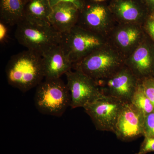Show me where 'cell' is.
I'll list each match as a JSON object with an SVG mask.
<instances>
[{
  "label": "cell",
  "instance_id": "cell-1",
  "mask_svg": "<svg viewBox=\"0 0 154 154\" xmlns=\"http://www.w3.org/2000/svg\"><path fill=\"white\" fill-rule=\"evenodd\" d=\"M9 85L25 93L37 87L45 78L42 56L27 49L11 57L6 66Z\"/></svg>",
  "mask_w": 154,
  "mask_h": 154
},
{
  "label": "cell",
  "instance_id": "cell-2",
  "mask_svg": "<svg viewBox=\"0 0 154 154\" xmlns=\"http://www.w3.org/2000/svg\"><path fill=\"white\" fill-rule=\"evenodd\" d=\"M125 64L122 56L115 48L105 45L73 64L96 82L109 77Z\"/></svg>",
  "mask_w": 154,
  "mask_h": 154
},
{
  "label": "cell",
  "instance_id": "cell-3",
  "mask_svg": "<svg viewBox=\"0 0 154 154\" xmlns=\"http://www.w3.org/2000/svg\"><path fill=\"white\" fill-rule=\"evenodd\" d=\"M70 102L68 88L60 78L45 79L37 86L34 103L42 114L60 117L70 106Z\"/></svg>",
  "mask_w": 154,
  "mask_h": 154
},
{
  "label": "cell",
  "instance_id": "cell-4",
  "mask_svg": "<svg viewBox=\"0 0 154 154\" xmlns=\"http://www.w3.org/2000/svg\"><path fill=\"white\" fill-rule=\"evenodd\" d=\"M15 36L27 49L42 55L51 47L60 44L62 34L50 25H38L26 21L17 25Z\"/></svg>",
  "mask_w": 154,
  "mask_h": 154
},
{
  "label": "cell",
  "instance_id": "cell-5",
  "mask_svg": "<svg viewBox=\"0 0 154 154\" xmlns=\"http://www.w3.org/2000/svg\"><path fill=\"white\" fill-rule=\"evenodd\" d=\"M60 45L73 64L105 45L104 36L76 25L62 34Z\"/></svg>",
  "mask_w": 154,
  "mask_h": 154
},
{
  "label": "cell",
  "instance_id": "cell-6",
  "mask_svg": "<svg viewBox=\"0 0 154 154\" xmlns=\"http://www.w3.org/2000/svg\"><path fill=\"white\" fill-rule=\"evenodd\" d=\"M124 103L118 99L102 94L83 108L97 130L114 133Z\"/></svg>",
  "mask_w": 154,
  "mask_h": 154
},
{
  "label": "cell",
  "instance_id": "cell-7",
  "mask_svg": "<svg viewBox=\"0 0 154 154\" xmlns=\"http://www.w3.org/2000/svg\"><path fill=\"white\" fill-rule=\"evenodd\" d=\"M140 80L125 64L104 79L97 82L102 94L131 102Z\"/></svg>",
  "mask_w": 154,
  "mask_h": 154
},
{
  "label": "cell",
  "instance_id": "cell-8",
  "mask_svg": "<svg viewBox=\"0 0 154 154\" xmlns=\"http://www.w3.org/2000/svg\"><path fill=\"white\" fill-rule=\"evenodd\" d=\"M65 75L72 109L84 107L102 94L97 82L82 72L71 70Z\"/></svg>",
  "mask_w": 154,
  "mask_h": 154
},
{
  "label": "cell",
  "instance_id": "cell-9",
  "mask_svg": "<svg viewBox=\"0 0 154 154\" xmlns=\"http://www.w3.org/2000/svg\"><path fill=\"white\" fill-rule=\"evenodd\" d=\"M145 116L131 102L124 103L114 133L118 139L129 142L143 136Z\"/></svg>",
  "mask_w": 154,
  "mask_h": 154
},
{
  "label": "cell",
  "instance_id": "cell-10",
  "mask_svg": "<svg viewBox=\"0 0 154 154\" xmlns=\"http://www.w3.org/2000/svg\"><path fill=\"white\" fill-rule=\"evenodd\" d=\"M42 56L45 79H60L72 68L73 63L60 44L48 50Z\"/></svg>",
  "mask_w": 154,
  "mask_h": 154
},
{
  "label": "cell",
  "instance_id": "cell-11",
  "mask_svg": "<svg viewBox=\"0 0 154 154\" xmlns=\"http://www.w3.org/2000/svg\"><path fill=\"white\" fill-rule=\"evenodd\" d=\"M81 17L77 25L102 36L110 25L108 11L105 7L99 4L86 8Z\"/></svg>",
  "mask_w": 154,
  "mask_h": 154
},
{
  "label": "cell",
  "instance_id": "cell-12",
  "mask_svg": "<svg viewBox=\"0 0 154 154\" xmlns=\"http://www.w3.org/2000/svg\"><path fill=\"white\" fill-rule=\"evenodd\" d=\"M79 11L72 4L58 3L52 7L49 17L50 24L61 34L68 32L78 24Z\"/></svg>",
  "mask_w": 154,
  "mask_h": 154
},
{
  "label": "cell",
  "instance_id": "cell-13",
  "mask_svg": "<svg viewBox=\"0 0 154 154\" xmlns=\"http://www.w3.org/2000/svg\"><path fill=\"white\" fill-rule=\"evenodd\" d=\"M142 31L139 26L127 23L119 27L113 35V42L116 50L122 55H129L140 43Z\"/></svg>",
  "mask_w": 154,
  "mask_h": 154
},
{
  "label": "cell",
  "instance_id": "cell-14",
  "mask_svg": "<svg viewBox=\"0 0 154 154\" xmlns=\"http://www.w3.org/2000/svg\"><path fill=\"white\" fill-rule=\"evenodd\" d=\"M152 60L149 48L140 43L130 54L125 60V65L140 80L144 77L149 71Z\"/></svg>",
  "mask_w": 154,
  "mask_h": 154
},
{
  "label": "cell",
  "instance_id": "cell-15",
  "mask_svg": "<svg viewBox=\"0 0 154 154\" xmlns=\"http://www.w3.org/2000/svg\"><path fill=\"white\" fill-rule=\"evenodd\" d=\"M51 10L50 0H28L25 4V20L38 25H50Z\"/></svg>",
  "mask_w": 154,
  "mask_h": 154
},
{
  "label": "cell",
  "instance_id": "cell-16",
  "mask_svg": "<svg viewBox=\"0 0 154 154\" xmlns=\"http://www.w3.org/2000/svg\"><path fill=\"white\" fill-rule=\"evenodd\" d=\"M25 0H1V21L10 26L25 19Z\"/></svg>",
  "mask_w": 154,
  "mask_h": 154
},
{
  "label": "cell",
  "instance_id": "cell-17",
  "mask_svg": "<svg viewBox=\"0 0 154 154\" xmlns=\"http://www.w3.org/2000/svg\"><path fill=\"white\" fill-rule=\"evenodd\" d=\"M113 10L119 19L125 23L136 24L143 16L140 7L132 0H117Z\"/></svg>",
  "mask_w": 154,
  "mask_h": 154
},
{
  "label": "cell",
  "instance_id": "cell-18",
  "mask_svg": "<svg viewBox=\"0 0 154 154\" xmlns=\"http://www.w3.org/2000/svg\"><path fill=\"white\" fill-rule=\"evenodd\" d=\"M131 103L142 112L145 116L154 112L153 105L145 93L140 81L133 95Z\"/></svg>",
  "mask_w": 154,
  "mask_h": 154
},
{
  "label": "cell",
  "instance_id": "cell-19",
  "mask_svg": "<svg viewBox=\"0 0 154 154\" xmlns=\"http://www.w3.org/2000/svg\"><path fill=\"white\" fill-rule=\"evenodd\" d=\"M143 136L154 137V112L145 116Z\"/></svg>",
  "mask_w": 154,
  "mask_h": 154
},
{
  "label": "cell",
  "instance_id": "cell-20",
  "mask_svg": "<svg viewBox=\"0 0 154 154\" xmlns=\"http://www.w3.org/2000/svg\"><path fill=\"white\" fill-rule=\"evenodd\" d=\"M140 81L145 93L154 107V81L146 79Z\"/></svg>",
  "mask_w": 154,
  "mask_h": 154
},
{
  "label": "cell",
  "instance_id": "cell-21",
  "mask_svg": "<svg viewBox=\"0 0 154 154\" xmlns=\"http://www.w3.org/2000/svg\"><path fill=\"white\" fill-rule=\"evenodd\" d=\"M154 152V137H145L139 150L135 154H146Z\"/></svg>",
  "mask_w": 154,
  "mask_h": 154
},
{
  "label": "cell",
  "instance_id": "cell-22",
  "mask_svg": "<svg viewBox=\"0 0 154 154\" xmlns=\"http://www.w3.org/2000/svg\"><path fill=\"white\" fill-rule=\"evenodd\" d=\"M51 7L58 3L64 2L72 4L79 10L83 8V4L81 0H50Z\"/></svg>",
  "mask_w": 154,
  "mask_h": 154
},
{
  "label": "cell",
  "instance_id": "cell-23",
  "mask_svg": "<svg viewBox=\"0 0 154 154\" xmlns=\"http://www.w3.org/2000/svg\"><path fill=\"white\" fill-rule=\"evenodd\" d=\"M8 24L1 21L0 22V42L1 43L5 42L8 36Z\"/></svg>",
  "mask_w": 154,
  "mask_h": 154
},
{
  "label": "cell",
  "instance_id": "cell-24",
  "mask_svg": "<svg viewBox=\"0 0 154 154\" xmlns=\"http://www.w3.org/2000/svg\"><path fill=\"white\" fill-rule=\"evenodd\" d=\"M147 29L151 36L154 38V19L153 20L148 22Z\"/></svg>",
  "mask_w": 154,
  "mask_h": 154
},
{
  "label": "cell",
  "instance_id": "cell-25",
  "mask_svg": "<svg viewBox=\"0 0 154 154\" xmlns=\"http://www.w3.org/2000/svg\"><path fill=\"white\" fill-rule=\"evenodd\" d=\"M149 5L154 8V0H146Z\"/></svg>",
  "mask_w": 154,
  "mask_h": 154
},
{
  "label": "cell",
  "instance_id": "cell-26",
  "mask_svg": "<svg viewBox=\"0 0 154 154\" xmlns=\"http://www.w3.org/2000/svg\"><path fill=\"white\" fill-rule=\"evenodd\" d=\"M94 1H96V2H102V1H104V0H94Z\"/></svg>",
  "mask_w": 154,
  "mask_h": 154
},
{
  "label": "cell",
  "instance_id": "cell-27",
  "mask_svg": "<svg viewBox=\"0 0 154 154\" xmlns=\"http://www.w3.org/2000/svg\"><path fill=\"white\" fill-rule=\"evenodd\" d=\"M25 2H27V1H28V0H25Z\"/></svg>",
  "mask_w": 154,
  "mask_h": 154
},
{
  "label": "cell",
  "instance_id": "cell-28",
  "mask_svg": "<svg viewBox=\"0 0 154 154\" xmlns=\"http://www.w3.org/2000/svg\"><path fill=\"white\" fill-rule=\"evenodd\" d=\"M153 19H154V15H153Z\"/></svg>",
  "mask_w": 154,
  "mask_h": 154
}]
</instances>
